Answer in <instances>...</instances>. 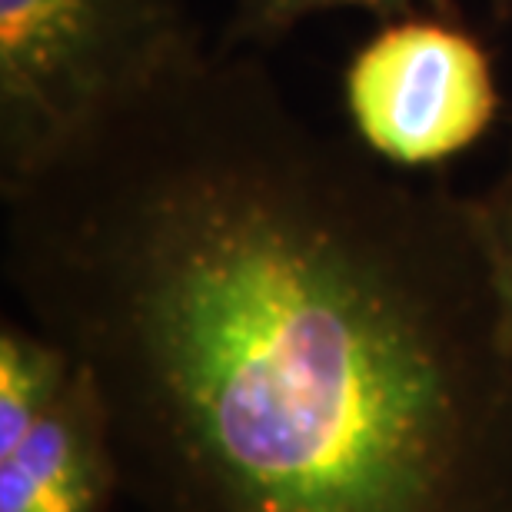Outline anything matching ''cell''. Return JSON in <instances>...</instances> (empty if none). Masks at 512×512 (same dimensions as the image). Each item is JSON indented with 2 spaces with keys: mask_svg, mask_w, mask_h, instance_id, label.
I'll use <instances>...</instances> for the list:
<instances>
[{
  "mask_svg": "<svg viewBox=\"0 0 512 512\" xmlns=\"http://www.w3.org/2000/svg\"><path fill=\"white\" fill-rule=\"evenodd\" d=\"M473 210L512 340V153L506 170L483 193H473Z\"/></svg>",
  "mask_w": 512,
  "mask_h": 512,
  "instance_id": "52a82bcc",
  "label": "cell"
},
{
  "mask_svg": "<svg viewBox=\"0 0 512 512\" xmlns=\"http://www.w3.org/2000/svg\"><path fill=\"white\" fill-rule=\"evenodd\" d=\"M77 373V360L54 336L27 320L0 323V456L10 453L60 396Z\"/></svg>",
  "mask_w": 512,
  "mask_h": 512,
  "instance_id": "5b68a950",
  "label": "cell"
},
{
  "mask_svg": "<svg viewBox=\"0 0 512 512\" xmlns=\"http://www.w3.org/2000/svg\"><path fill=\"white\" fill-rule=\"evenodd\" d=\"M489 50L456 20H389L343 74L353 140L396 170H423L469 150L499 114Z\"/></svg>",
  "mask_w": 512,
  "mask_h": 512,
  "instance_id": "3957f363",
  "label": "cell"
},
{
  "mask_svg": "<svg viewBox=\"0 0 512 512\" xmlns=\"http://www.w3.org/2000/svg\"><path fill=\"white\" fill-rule=\"evenodd\" d=\"M0 270L94 376L140 512H512L473 197L203 44L0 187Z\"/></svg>",
  "mask_w": 512,
  "mask_h": 512,
  "instance_id": "6da1fadb",
  "label": "cell"
},
{
  "mask_svg": "<svg viewBox=\"0 0 512 512\" xmlns=\"http://www.w3.org/2000/svg\"><path fill=\"white\" fill-rule=\"evenodd\" d=\"M200 47L190 0H0V187Z\"/></svg>",
  "mask_w": 512,
  "mask_h": 512,
  "instance_id": "7a4b0ae2",
  "label": "cell"
},
{
  "mask_svg": "<svg viewBox=\"0 0 512 512\" xmlns=\"http://www.w3.org/2000/svg\"><path fill=\"white\" fill-rule=\"evenodd\" d=\"M120 469L107 409L84 366L54 409L0 456V512H110Z\"/></svg>",
  "mask_w": 512,
  "mask_h": 512,
  "instance_id": "277c9868",
  "label": "cell"
},
{
  "mask_svg": "<svg viewBox=\"0 0 512 512\" xmlns=\"http://www.w3.org/2000/svg\"><path fill=\"white\" fill-rule=\"evenodd\" d=\"M483 4L496 24H509L512 20V0H483Z\"/></svg>",
  "mask_w": 512,
  "mask_h": 512,
  "instance_id": "ba28073f",
  "label": "cell"
},
{
  "mask_svg": "<svg viewBox=\"0 0 512 512\" xmlns=\"http://www.w3.org/2000/svg\"><path fill=\"white\" fill-rule=\"evenodd\" d=\"M330 10H366V14L380 17L383 24L416 14H433L466 24L459 0H237L217 44L256 54V50L273 47L276 40L293 34L303 20L330 14Z\"/></svg>",
  "mask_w": 512,
  "mask_h": 512,
  "instance_id": "8992f818",
  "label": "cell"
}]
</instances>
